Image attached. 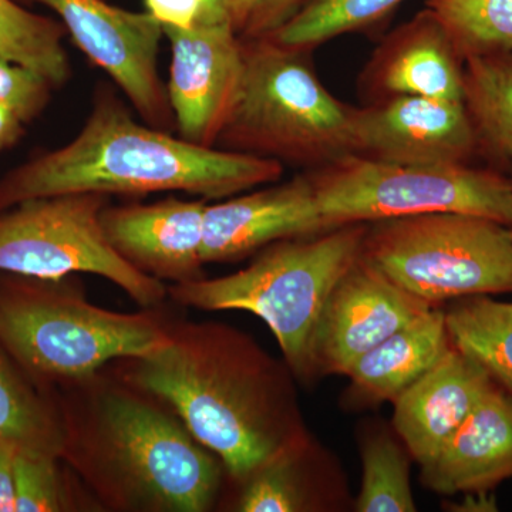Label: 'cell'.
<instances>
[{
  "label": "cell",
  "instance_id": "obj_1",
  "mask_svg": "<svg viewBox=\"0 0 512 512\" xmlns=\"http://www.w3.org/2000/svg\"><path fill=\"white\" fill-rule=\"evenodd\" d=\"M170 343L117 360L114 375L163 402L241 484L311 436L291 369L247 333L214 322H168Z\"/></svg>",
  "mask_w": 512,
  "mask_h": 512
},
{
  "label": "cell",
  "instance_id": "obj_24",
  "mask_svg": "<svg viewBox=\"0 0 512 512\" xmlns=\"http://www.w3.org/2000/svg\"><path fill=\"white\" fill-rule=\"evenodd\" d=\"M0 440L15 450L62 458L57 407L37 396L0 353Z\"/></svg>",
  "mask_w": 512,
  "mask_h": 512
},
{
  "label": "cell",
  "instance_id": "obj_20",
  "mask_svg": "<svg viewBox=\"0 0 512 512\" xmlns=\"http://www.w3.org/2000/svg\"><path fill=\"white\" fill-rule=\"evenodd\" d=\"M342 485L330 484V463L312 436L284 448L241 484L232 510L316 512L342 507Z\"/></svg>",
  "mask_w": 512,
  "mask_h": 512
},
{
  "label": "cell",
  "instance_id": "obj_14",
  "mask_svg": "<svg viewBox=\"0 0 512 512\" xmlns=\"http://www.w3.org/2000/svg\"><path fill=\"white\" fill-rule=\"evenodd\" d=\"M207 200L170 197L153 204L107 205L101 225L114 251L143 274L170 285L205 278Z\"/></svg>",
  "mask_w": 512,
  "mask_h": 512
},
{
  "label": "cell",
  "instance_id": "obj_6",
  "mask_svg": "<svg viewBox=\"0 0 512 512\" xmlns=\"http://www.w3.org/2000/svg\"><path fill=\"white\" fill-rule=\"evenodd\" d=\"M35 279L0 295V345L33 375L69 384L170 343L154 309L123 313L87 301L79 284Z\"/></svg>",
  "mask_w": 512,
  "mask_h": 512
},
{
  "label": "cell",
  "instance_id": "obj_36",
  "mask_svg": "<svg viewBox=\"0 0 512 512\" xmlns=\"http://www.w3.org/2000/svg\"><path fill=\"white\" fill-rule=\"evenodd\" d=\"M508 170H510V173H511L510 178H511V183H512V163L510 165V168H508Z\"/></svg>",
  "mask_w": 512,
  "mask_h": 512
},
{
  "label": "cell",
  "instance_id": "obj_23",
  "mask_svg": "<svg viewBox=\"0 0 512 512\" xmlns=\"http://www.w3.org/2000/svg\"><path fill=\"white\" fill-rule=\"evenodd\" d=\"M60 20L37 15L15 0H0V57L45 77L53 87L72 76Z\"/></svg>",
  "mask_w": 512,
  "mask_h": 512
},
{
  "label": "cell",
  "instance_id": "obj_31",
  "mask_svg": "<svg viewBox=\"0 0 512 512\" xmlns=\"http://www.w3.org/2000/svg\"><path fill=\"white\" fill-rule=\"evenodd\" d=\"M146 8L163 28L191 29L200 19L204 0H146Z\"/></svg>",
  "mask_w": 512,
  "mask_h": 512
},
{
  "label": "cell",
  "instance_id": "obj_28",
  "mask_svg": "<svg viewBox=\"0 0 512 512\" xmlns=\"http://www.w3.org/2000/svg\"><path fill=\"white\" fill-rule=\"evenodd\" d=\"M46 454L15 451L16 512L79 510L67 491L57 461Z\"/></svg>",
  "mask_w": 512,
  "mask_h": 512
},
{
  "label": "cell",
  "instance_id": "obj_35",
  "mask_svg": "<svg viewBox=\"0 0 512 512\" xmlns=\"http://www.w3.org/2000/svg\"><path fill=\"white\" fill-rule=\"evenodd\" d=\"M197 23H231L229 0H204V8Z\"/></svg>",
  "mask_w": 512,
  "mask_h": 512
},
{
  "label": "cell",
  "instance_id": "obj_21",
  "mask_svg": "<svg viewBox=\"0 0 512 512\" xmlns=\"http://www.w3.org/2000/svg\"><path fill=\"white\" fill-rule=\"evenodd\" d=\"M464 106L480 157L494 168L512 163V52L470 57L464 62Z\"/></svg>",
  "mask_w": 512,
  "mask_h": 512
},
{
  "label": "cell",
  "instance_id": "obj_3",
  "mask_svg": "<svg viewBox=\"0 0 512 512\" xmlns=\"http://www.w3.org/2000/svg\"><path fill=\"white\" fill-rule=\"evenodd\" d=\"M278 161L190 143L134 120L111 94L97 97L80 133L0 180V212L19 202L72 192L148 195L185 192L202 200L281 180Z\"/></svg>",
  "mask_w": 512,
  "mask_h": 512
},
{
  "label": "cell",
  "instance_id": "obj_22",
  "mask_svg": "<svg viewBox=\"0 0 512 512\" xmlns=\"http://www.w3.org/2000/svg\"><path fill=\"white\" fill-rule=\"evenodd\" d=\"M446 320L451 345L512 397V303L471 296L451 306Z\"/></svg>",
  "mask_w": 512,
  "mask_h": 512
},
{
  "label": "cell",
  "instance_id": "obj_33",
  "mask_svg": "<svg viewBox=\"0 0 512 512\" xmlns=\"http://www.w3.org/2000/svg\"><path fill=\"white\" fill-rule=\"evenodd\" d=\"M25 117L13 107L0 104V153L15 146L25 133Z\"/></svg>",
  "mask_w": 512,
  "mask_h": 512
},
{
  "label": "cell",
  "instance_id": "obj_18",
  "mask_svg": "<svg viewBox=\"0 0 512 512\" xmlns=\"http://www.w3.org/2000/svg\"><path fill=\"white\" fill-rule=\"evenodd\" d=\"M421 483L440 495L493 490L512 477V397L491 384L437 457L421 466Z\"/></svg>",
  "mask_w": 512,
  "mask_h": 512
},
{
  "label": "cell",
  "instance_id": "obj_27",
  "mask_svg": "<svg viewBox=\"0 0 512 512\" xmlns=\"http://www.w3.org/2000/svg\"><path fill=\"white\" fill-rule=\"evenodd\" d=\"M464 62L512 52V0H426Z\"/></svg>",
  "mask_w": 512,
  "mask_h": 512
},
{
  "label": "cell",
  "instance_id": "obj_10",
  "mask_svg": "<svg viewBox=\"0 0 512 512\" xmlns=\"http://www.w3.org/2000/svg\"><path fill=\"white\" fill-rule=\"evenodd\" d=\"M55 12L74 45L104 70L148 126L175 127L167 87L161 80L163 26L148 12H133L107 0H22Z\"/></svg>",
  "mask_w": 512,
  "mask_h": 512
},
{
  "label": "cell",
  "instance_id": "obj_34",
  "mask_svg": "<svg viewBox=\"0 0 512 512\" xmlns=\"http://www.w3.org/2000/svg\"><path fill=\"white\" fill-rule=\"evenodd\" d=\"M450 511L456 512H495L498 511L497 498L493 490L468 491L461 494L460 501L444 504Z\"/></svg>",
  "mask_w": 512,
  "mask_h": 512
},
{
  "label": "cell",
  "instance_id": "obj_7",
  "mask_svg": "<svg viewBox=\"0 0 512 512\" xmlns=\"http://www.w3.org/2000/svg\"><path fill=\"white\" fill-rule=\"evenodd\" d=\"M329 229L433 212H460L512 228L511 178L473 163L400 164L355 156L306 171Z\"/></svg>",
  "mask_w": 512,
  "mask_h": 512
},
{
  "label": "cell",
  "instance_id": "obj_9",
  "mask_svg": "<svg viewBox=\"0 0 512 512\" xmlns=\"http://www.w3.org/2000/svg\"><path fill=\"white\" fill-rule=\"evenodd\" d=\"M109 197L72 192L32 198L0 212V272L35 279L92 274L119 286L143 309H157L167 285L121 258L101 225Z\"/></svg>",
  "mask_w": 512,
  "mask_h": 512
},
{
  "label": "cell",
  "instance_id": "obj_15",
  "mask_svg": "<svg viewBox=\"0 0 512 512\" xmlns=\"http://www.w3.org/2000/svg\"><path fill=\"white\" fill-rule=\"evenodd\" d=\"M276 183L207 205L205 264L239 261L274 242L328 231L308 173Z\"/></svg>",
  "mask_w": 512,
  "mask_h": 512
},
{
  "label": "cell",
  "instance_id": "obj_13",
  "mask_svg": "<svg viewBox=\"0 0 512 512\" xmlns=\"http://www.w3.org/2000/svg\"><path fill=\"white\" fill-rule=\"evenodd\" d=\"M171 43L168 101L184 140L215 147L242 74V45L231 23L163 28Z\"/></svg>",
  "mask_w": 512,
  "mask_h": 512
},
{
  "label": "cell",
  "instance_id": "obj_12",
  "mask_svg": "<svg viewBox=\"0 0 512 512\" xmlns=\"http://www.w3.org/2000/svg\"><path fill=\"white\" fill-rule=\"evenodd\" d=\"M355 156L400 164L473 163L476 128L464 101L400 96L352 109Z\"/></svg>",
  "mask_w": 512,
  "mask_h": 512
},
{
  "label": "cell",
  "instance_id": "obj_2",
  "mask_svg": "<svg viewBox=\"0 0 512 512\" xmlns=\"http://www.w3.org/2000/svg\"><path fill=\"white\" fill-rule=\"evenodd\" d=\"M63 453L104 510L207 512L225 467L163 402L119 376L63 384Z\"/></svg>",
  "mask_w": 512,
  "mask_h": 512
},
{
  "label": "cell",
  "instance_id": "obj_19",
  "mask_svg": "<svg viewBox=\"0 0 512 512\" xmlns=\"http://www.w3.org/2000/svg\"><path fill=\"white\" fill-rule=\"evenodd\" d=\"M450 348L446 312L434 306L356 360L346 373L349 394L360 403H394Z\"/></svg>",
  "mask_w": 512,
  "mask_h": 512
},
{
  "label": "cell",
  "instance_id": "obj_26",
  "mask_svg": "<svg viewBox=\"0 0 512 512\" xmlns=\"http://www.w3.org/2000/svg\"><path fill=\"white\" fill-rule=\"evenodd\" d=\"M362 484L357 495V512H414L409 451L389 431L367 434L360 446Z\"/></svg>",
  "mask_w": 512,
  "mask_h": 512
},
{
  "label": "cell",
  "instance_id": "obj_16",
  "mask_svg": "<svg viewBox=\"0 0 512 512\" xmlns=\"http://www.w3.org/2000/svg\"><path fill=\"white\" fill-rule=\"evenodd\" d=\"M359 86L367 103L400 96L463 101L464 60L440 20L424 8L384 37Z\"/></svg>",
  "mask_w": 512,
  "mask_h": 512
},
{
  "label": "cell",
  "instance_id": "obj_5",
  "mask_svg": "<svg viewBox=\"0 0 512 512\" xmlns=\"http://www.w3.org/2000/svg\"><path fill=\"white\" fill-rule=\"evenodd\" d=\"M237 96L215 147L318 170L352 156V106L333 97L311 50L241 39Z\"/></svg>",
  "mask_w": 512,
  "mask_h": 512
},
{
  "label": "cell",
  "instance_id": "obj_11",
  "mask_svg": "<svg viewBox=\"0 0 512 512\" xmlns=\"http://www.w3.org/2000/svg\"><path fill=\"white\" fill-rule=\"evenodd\" d=\"M431 308L360 255L320 315L312 340L313 376H346L360 356Z\"/></svg>",
  "mask_w": 512,
  "mask_h": 512
},
{
  "label": "cell",
  "instance_id": "obj_4",
  "mask_svg": "<svg viewBox=\"0 0 512 512\" xmlns=\"http://www.w3.org/2000/svg\"><path fill=\"white\" fill-rule=\"evenodd\" d=\"M369 224L284 239L241 271L167 285L171 301L205 312L242 311L264 320L293 376L313 377V335L333 288L362 255Z\"/></svg>",
  "mask_w": 512,
  "mask_h": 512
},
{
  "label": "cell",
  "instance_id": "obj_17",
  "mask_svg": "<svg viewBox=\"0 0 512 512\" xmlns=\"http://www.w3.org/2000/svg\"><path fill=\"white\" fill-rule=\"evenodd\" d=\"M491 384L476 360L451 345L393 403V429L420 467L437 457Z\"/></svg>",
  "mask_w": 512,
  "mask_h": 512
},
{
  "label": "cell",
  "instance_id": "obj_29",
  "mask_svg": "<svg viewBox=\"0 0 512 512\" xmlns=\"http://www.w3.org/2000/svg\"><path fill=\"white\" fill-rule=\"evenodd\" d=\"M53 89L45 77L0 57V104L18 110L28 123L45 110Z\"/></svg>",
  "mask_w": 512,
  "mask_h": 512
},
{
  "label": "cell",
  "instance_id": "obj_30",
  "mask_svg": "<svg viewBox=\"0 0 512 512\" xmlns=\"http://www.w3.org/2000/svg\"><path fill=\"white\" fill-rule=\"evenodd\" d=\"M306 0H229V18L239 39L274 33L305 5Z\"/></svg>",
  "mask_w": 512,
  "mask_h": 512
},
{
  "label": "cell",
  "instance_id": "obj_8",
  "mask_svg": "<svg viewBox=\"0 0 512 512\" xmlns=\"http://www.w3.org/2000/svg\"><path fill=\"white\" fill-rule=\"evenodd\" d=\"M362 255L434 306L512 293V228L477 215L433 212L372 222Z\"/></svg>",
  "mask_w": 512,
  "mask_h": 512
},
{
  "label": "cell",
  "instance_id": "obj_32",
  "mask_svg": "<svg viewBox=\"0 0 512 512\" xmlns=\"http://www.w3.org/2000/svg\"><path fill=\"white\" fill-rule=\"evenodd\" d=\"M15 451L0 440V512H16Z\"/></svg>",
  "mask_w": 512,
  "mask_h": 512
},
{
  "label": "cell",
  "instance_id": "obj_25",
  "mask_svg": "<svg viewBox=\"0 0 512 512\" xmlns=\"http://www.w3.org/2000/svg\"><path fill=\"white\" fill-rule=\"evenodd\" d=\"M406 0H306L281 28L268 35L279 45L311 50L352 32L386 22Z\"/></svg>",
  "mask_w": 512,
  "mask_h": 512
}]
</instances>
